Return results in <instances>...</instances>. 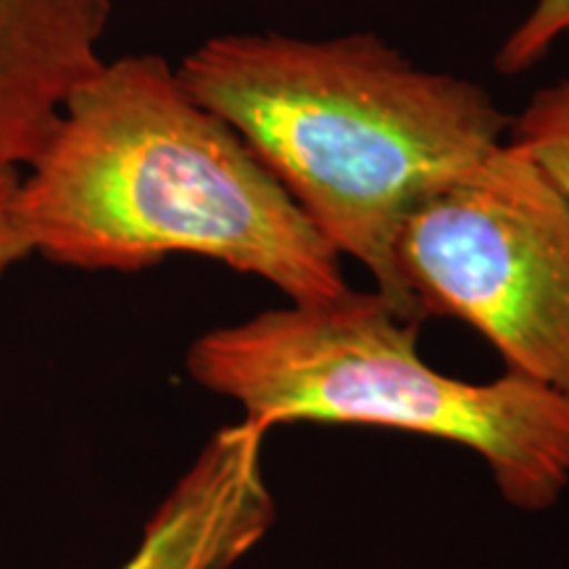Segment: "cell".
Masks as SVG:
<instances>
[{
    "label": "cell",
    "mask_w": 569,
    "mask_h": 569,
    "mask_svg": "<svg viewBox=\"0 0 569 569\" xmlns=\"http://www.w3.org/2000/svg\"><path fill=\"white\" fill-rule=\"evenodd\" d=\"M19 217L32 256L84 272L201 256L296 303L351 288L288 190L156 53L103 61L71 92L21 169Z\"/></svg>",
    "instance_id": "cell-1"
},
{
    "label": "cell",
    "mask_w": 569,
    "mask_h": 569,
    "mask_svg": "<svg viewBox=\"0 0 569 569\" xmlns=\"http://www.w3.org/2000/svg\"><path fill=\"white\" fill-rule=\"evenodd\" d=\"M190 96L248 142L340 256L409 322L398 269L419 203L507 142L509 117L478 82L417 67L375 32H230L177 63Z\"/></svg>",
    "instance_id": "cell-2"
},
{
    "label": "cell",
    "mask_w": 569,
    "mask_h": 569,
    "mask_svg": "<svg viewBox=\"0 0 569 569\" xmlns=\"http://www.w3.org/2000/svg\"><path fill=\"white\" fill-rule=\"evenodd\" d=\"M419 322L377 290L288 301L213 327L184 353L190 380L248 422L359 425L467 448L519 511H549L569 488V396L509 372L469 382L422 359Z\"/></svg>",
    "instance_id": "cell-3"
},
{
    "label": "cell",
    "mask_w": 569,
    "mask_h": 569,
    "mask_svg": "<svg viewBox=\"0 0 569 569\" xmlns=\"http://www.w3.org/2000/svg\"><path fill=\"white\" fill-rule=\"evenodd\" d=\"M396 259L422 317L461 319L569 396V198L515 142L419 203Z\"/></svg>",
    "instance_id": "cell-4"
},
{
    "label": "cell",
    "mask_w": 569,
    "mask_h": 569,
    "mask_svg": "<svg viewBox=\"0 0 569 569\" xmlns=\"http://www.w3.org/2000/svg\"><path fill=\"white\" fill-rule=\"evenodd\" d=\"M267 436L248 419L219 427L156 503L117 569H234L259 549L277 522Z\"/></svg>",
    "instance_id": "cell-5"
},
{
    "label": "cell",
    "mask_w": 569,
    "mask_h": 569,
    "mask_svg": "<svg viewBox=\"0 0 569 569\" xmlns=\"http://www.w3.org/2000/svg\"><path fill=\"white\" fill-rule=\"evenodd\" d=\"M111 0H0V172H21L106 61Z\"/></svg>",
    "instance_id": "cell-6"
},
{
    "label": "cell",
    "mask_w": 569,
    "mask_h": 569,
    "mask_svg": "<svg viewBox=\"0 0 569 569\" xmlns=\"http://www.w3.org/2000/svg\"><path fill=\"white\" fill-rule=\"evenodd\" d=\"M509 142L569 198V77L540 88L509 119Z\"/></svg>",
    "instance_id": "cell-7"
},
{
    "label": "cell",
    "mask_w": 569,
    "mask_h": 569,
    "mask_svg": "<svg viewBox=\"0 0 569 569\" xmlns=\"http://www.w3.org/2000/svg\"><path fill=\"white\" fill-rule=\"evenodd\" d=\"M569 38V0H536L522 21L498 46L493 67L501 74H522Z\"/></svg>",
    "instance_id": "cell-8"
},
{
    "label": "cell",
    "mask_w": 569,
    "mask_h": 569,
    "mask_svg": "<svg viewBox=\"0 0 569 569\" xmlns=\"http://www.w3.org/2000/svg\"><path fill=\"white\" fill-rule=\"evenodd\" d=\"M19 182L21 172H0V280L32 256L19 217Z\"/></svg>",
    "instance_id": "cell-9"
}]
</instances>
